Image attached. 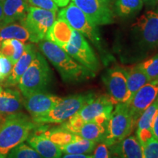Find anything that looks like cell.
<instances>
[{"label": "cell", "instance_id": "obj_1", "mask_svg": "<svg viewBox=\"0 0 158 158\" xmlns=\"http://www.w3.org/2000/svg\"><path fill=\"white\" fill-rule=\"evenodd\" d=\"M40 50L54 66L62 80L67 83H80L95 76L94 73L71 57L55 43L43 40L38 43Z\"/></svg>", "mask_w": 158, "mask_h": 158}, {"label": "cell", "instance_id": "obj_2", "mask_svg": "<svg viewBox=\"0 0 158 158\" xmlns=\"http://www.w3.org/2000/svg\"><path fill=\"white\" fill-rule=\"evenodd\" d=\"M39 125L21 112L6 116L0 125V157L6 158L11 149L27 141Z\"/></svg>", "mask_w": 158, "mask_h": 158}, {"label": "cell", "instance_id": "obj_3", "mask_svg": "<svg viewBox=\"0 0 158 158\" xmlns=\"http://www.w3.org/2000/svg\"><path fill=\"white\" fill-rule=\"evenodd\" d=\"M132 51L143 54L158 47V13L149 10L138 17L130 27Z\"/></svg>", "mask_w": 158, "mask_h": 158}, {"label": "cell", "instance_id": "obj_4", "mask_svg": "<svg viewBox=\"0 0 158 158\" xmlns=\"http://www.w3.org/2000/svg\"><path fill=\"white\" fill-rule=\"evenodd\" d=\"M52 73L46 59L37 51L29 68L20 78L19 88L23 98L36 92H44L50 85Z\"/></svg>", "mask_w": 158, "mask_h": 158}, {"label": "cell", "instance_id": "obj_5", "mask_svg": "<svg viewBox=\"0 0 158 158\" xmlns=\"http://www.w3.org/2000/svg\"><path fill=\"white\" fill-rule=\"evenodd\" d=\"M95 96L92 93L76 94L62 98L48 112L43 115L31 117L35 122L40 124H62L67 122L78 113L85 104Z\"/></svg>", "mask_w": 158, "mask_h": 158}, {"label": "cell", "instance_id": "obj_6", "mask_svg": "<svg viewBox=\"0 0 158 158\" xmlns=\"http://www.w3.org/2000/svg\"><path fill=\"white\" fill-rule=\"evenodd\" d=\"M131 113L126 102L116 103L107 124L103 140L108 147L114 145L129 136L135 129Z\"/></svg>", "mask_w": 158, "mask_h": 158}, {"label": "cell", "instance_id": "obj_7", "mask_svg": "<svg viewBox=\"0 0 158 158\" xmlns=\"http://www.w3.org/2000/svg\"><path fill=\"white\" fill-rule=\"evenodd\" d=\"M58 18L64 19L71 27L89 40L100 51H103L102 40L98 26L94 25L89 20L80 8L73 2L59 12Z\"/></svg>", "mask_w": 158, "mask_h": 158}, {"label": "cell", "instance_id": "obj_8", "mask_svg": "<svg viewBox=\"0 0 158 158\" xmlns=\"http://www.w3.org/2000/svg\"><path fill=\"white\" fill-rule=\"evenodd\" d=\"M56 13L29 6L23 24L30 34V42L39 43L45 40L47 33L54 21Z\"/></svg>", "mask_w": 158, "mask_h": 158}, {"label": "cell", "instance_id": "obj_9", "mask_svg": "<svg viewBox=\"0 0 158 158\" xmlns=\"http://www.w3.org/2000/svg\"><path fill=\"white\" fill-rule=\"evenodd\" d=\"M63 49L78 63L89 70L91 72H98L100 62L93 49L89 44L86 37L78 31L73 29L70 41Z\"/></svg>", "mask_w": 158, "mask_h": 158}, {"label": "cell", "instance_id": "obj_10", "mask_svg": "<svg viewBox=\"0 0 158 158\" xmlns=\"http://www.w3.org/2000/svg\"><path fill=\"white\" fill-rule=\"evenodd\" d=\"M114 105L115 102L108 95H95L73 117L82 122L95 121L108 124Z\"/></svg>", "mask_w": 158, "mask_h": 158}, {"label": "cell", "instance_id": "obj_11", "mask_svg": "<svg viewBox=\"0 0 158 158\" xmlns=\"http://www.w3.org/2000/svg\"><path fill=\"white\" fill-rule=\"evenodd\" d=\"M72 2L98 27L114 22V12L110 0H72Z\"/></svg>", "mask_w": 158, "mask_h": 158}, {"label": "cell", "instance_id": "obj_12", "mask_svg": "<svg viewBox=\"0 0 158 158\" xmlns=\"http://www.w3.org/2000/svg\"><path fill=\"white\" fill-rule=\"evenodd\" d=\"M60 126L71 133L97 143L103 141L107 128V124L95 121L82 122L73 117L63 122Z\"/></svg>", "mask_w": 158, "mask_h": 158}, {"label": "cell", "instance_id": "obj_13", "mask_svg": "<svg viewBox=\"0 0 158 158\" xmlns=\"http://www.w3.org/2000/svg\"><path fill=\"white\" fill-rule=\"evenodd\" d=\"M158 98V79L150 81L140 89L129 102V108L135 125L140 116Z\"/></svg>", "mask_w": 158, "mask_h": 158}, {"label": "cell", "instance_id": "obj_14", "mask_svg": "<svg viewBox=\"0 0 158 158\" xmlns=\"http://www.w3.org/2000/svg\"><path fill=\"white\" fill-rule=\"evenodd\" d=\"M102 81L107 89L108 96L116 103L126 102L127 97V76L121 67H114L102 76Z\"/></svg>", "mask_w": 158, "mask_h": 158}, {"label": "cell", "instance_id": "obj_15", "mask_svg": "<svg viewBox=\"0 0 158 158\" xmlns=\"http://www.w3.org/2000/svg\"><path fill=\"white\" fill-rule=\"evenodd\" d=\"M43 124H40L27 139V143L43 158H62V152L44 133Z\"/></svg>", "mask_w": 158, "mask_h": 158}, {"label": "cell", "instance_id": "obj_16", "mask_svg": "<svg viewBox=\"0 0 158 158\" xmlns=\"http://www.w3.org/2000/svg\"><path fill=\"white\" fill-rule=\"evenodd\" d=\"M62 98L48 93L46 91L36 92L23 98V107L31 114V117L43 115L58 104Z\"/></svg>", "mask_w": 158, "mask_h": 158}, {"label": "cell", "instance_id": "obj_17", "mask_svg": "<svg viewBox=\"0 0 158 158\" xmlns=\"http://www.w3.org/2000/svg\"><path fill=\"white\" fill-rule=\"evenodd\" d=\"M37 53V51L34 45L31 43L25 45L24 51L21 56L13 64L10 74L4 80V86H12L19 84L20 78L35 58Z\"/></svg>", "mask_w": 158, "mask_h": 158}, {"label": "cell", "instance_id": "obj_18", "mask_svg": "<svg viewBox=\"0 0 158 158\" xmlns=\"http://www.w3.org/2000/svg\"><path fill=\"white\" fill-rule=\"evenodd\" d=\"M108 147L110 158H143V149L134 135H130Z\"/></svg>", "mask_w": 158, "mask_h": 158}, {"label": "cell", "instance_id": "obj_19", "mask_svg": "<svg viewBox=\"0 0 158 158\" xmlns=\"http://www.w3.org/2000/svg\"><path fill=\"white\" fill-rule=\"evenodd\" d=\"M158 108V98L138 118L136 123L135 137L143 147L145 143L155 138L152 132V123Z\"/></svg>", "mask_w": 158, "mask_h": 158}, {"label": "cell", "instance_id": "obj_20", "mask_svg": "<svg viewBox=\"0 0 158 158\" xmlns=\"http://www.w3.org/2000/svg\"><path fill=\"white\" fill-rule=\"evenodd\" d=\"M23 107V98L15 89L4 88L0 85V115L16 114Z\"/></svg>", "mask_w": 158, "mask_h": 158}, {"label": "cell", "instance_id": "obj_21", "mask_svg": "<svg viewBox=\"0 0 158 158\" xmlns=\"http://www.w3.org/2000/svg\"><path fill=\"white\" fill-rule=\"evenodd\" d=\"M29 5L27 0H5L2 2L3 18L0 26L23 21L27 16Z\"/></svg>", "mask_w": 158, "mask_h": 158}, {"label": "cell", "instance_id": "obj_22", "mask_svg": "<svg viewBox=\"0 0 158 158\" xmlns=\"http://www.w3.org/2000/svg\"><path fill=\"white\" fill-rule=\"evenodd\" d=\"M73 29L64 19L58 18L49 29L45 40L55 43L63 48L70 41Z\"/></svg>", "mask_w": 158, "mask_h": 158}, {"label": "cell", "instance_id": "obj_23", "mask_svg": "<svg viewBox=\"0 0 158 158\" xmlns=\"http://www.w3.org/2000/svg\"><path fill=\"white\" fill-rule=\"evenodd\" d=\"M127 76V101L129 102L135 94L142 86L150 81L146 74L138 68V65L124 68Z\"/></svg>", "mask_w": 158, "mask_h": 158}, {"label": "cell", "instance_id": "obj_24", "mask_svg": "<svg viewBox=\"0 0 158 158\" xmlns=\"http://www.w3.org/2000/svg\"><path fill=\"white\" fill-rule=\"evenodd\" d=\"M15 39L26 43L30 41V34L22 22H13L0 26V43L5 40Z\"/></svg>", "mask_w": 158, "mask_h": 158}, {"label": "cell", "instance_id": "obj_25", "mask_svg": "<svg viewBox=\"0 0 158 158\" xmlns=\"http://www.w3.org/2000/svg\"><path fill=\"white\" fill-rule=\"evenodd\" d=\"M96 142L89 141L79 136L76 138L70 143L60 147L62 153L70 155H90L95 149Z\"/></svg>", "mask_w": 158, "mask_h": 158}, {"label": "cell", "instance_id": "obj_26", "mask_svg": "<svg viewBox=\"0 0 158 158\" xmlns=\"http://www.w3.org/2000/svg\"><path fill=\"white\" fill-rule=\"evenodd\" d=\"M143 4V0H115L114 12L121 18L133 17L141 10Z\"/></svg>", "mask_w": 158, "mask_h": 158}, {"label": "cell", "instance_id": "obj_27", "mask_svg": "<svg viewBox=\"0 0 158 158\" xmlns=\"http://www.w3.org/2000/svg\"><path fill=\"white\" fill-rule=\"evenodd\" d=\"M25 44L15 39L5 40L0 45V55L7 57L13 64L19 60L23 53Z\"/></svg>", "mask_w": 158, "mask_h": 158}, {"label": "cell", "instance_id": "obj_28", "mask_svg": "<svg viewBox=\"0 0 158 158\" xmlns=\"http://www.w3.org/2000/svg\"><path fill=\"white\" fill-rule=\"evenodd\" d=\"M6 158H43L28 143H22L9 152Z\"/></svg>", "mask_w": 158, "mask_h": 158}, {"label": "cell", "instance_id": "obj_29", "mask_svg": "<svg viewBox=\"0 0 158 158\" xmlns=\"http://www.w3.org/2000/svg\"><path fill=\"white\" fill-rule=\"evenodd\" d=\"M137 65L150 81L158 79V54Z\"/></svg>", "mask_w": 158, "mask_h": 158}, {"label": "cell", "instance_id": "obj_30", "mask_svg": "<svg viewBox=\"0 0 158 158\" xmlns=\"http://www.w3.org/2000/svg\"><path fill=\"white\" fill-rule=\"evenodd\" d=\"M143 149V158H158V140L155 138L142 147Z\"/></svg>", "mask_w": 158, "mask_h": 158}, {"label": "cell", "instance_id": "obj_31", "mask_svg": "<svg viewBox=\"0 0 158 158\" xmlns=\"http://www.w3.org/2000/svg\"><path fill=\"white\" fill-rule=\"evenodd\" d=\"M29 6L38 7V8L47 10L56 13L58 11V6L55 4L53 0H27Z\"/></svg>", "mask_w": 158, "mask_h": 158}, {"label": "cell", "instance_id": "obj_32", "mask_svg": "<svg viewBox=\"0 0 158 158\" xmlns=\"http://www.w3.org/2000/svg\"><path fill=\"white\" fill-rule=\"evenodd\" d=\"M0 64L2 68V81H4L10 74L13 64L8 58L0 55Z\"/></svg>", "mask_w": 158, "mask_h": 158}, {"label": "cell", "instance_id": "obj_33", "mask_svg": "<svg viewBox=\"0 0 158 158\" xmlns=\"http://www.w3.org/2000/svg\"><path fill=\"white\" fill-rule=\"evenodd\" d=\"M93 158H110L109 147L103 142H100L94 150Z\"/></svg>", "mask_w": 158, "mask_h": 158}, {"label": "cell", "instance_id": "obj_34", "mask_svg": "<svg viewBox=\"0 0 158 158\" xmlns=\"http://www.w3.org/2000/svg\"><path fill=\"white\" fill-rule=\"evenodd\" d=\"M152 132L154 137L158 140V108L157 111H156L155 117H154L152 123Z\"/></svg>", "mask_w": 158, "mask_h": 158}, {"label": "cell", "instance_id": "obj_35", "mask_svg": "<svg viewBox=\"0 0 158 158\" xmlns=\"http://www.w3.org/2000/svg\"><path fill=\"white\" fill-rule=\"evenodd\" d=\"M62 158H93L92 155H70V154H64L62 156Z\"/></svg>", "mask_w": 158, "mask_h": 158}, {"label": "cell", "instance_id": "obj_36", "mask_svg": "<svg viewBox=\"0 0 158 158\" xmlns=\"http://www.w3.org/2000/svg\"><path fill=\"white\" fill-rule=\"evenodd\" d=\"M143 3L147 7H154L158 4V0H143Z\"/></svg>", "mask_w": 158, "mask_h": 158}, {"label": "cell", "instance_id": "obj_37", "mask_svg": "<svg viewBox=\"0 0 158 158\" xmlns=\"http://www.w3.org/2000/svg\"><path fill=\"white\" fill-rule=\"evenodd\" d=\"M53 2L59 7H65L68 5L70 0H53Z\"/></svg>", "mask_w": 158, "mask_h": 158}, {"label": "cell", "instance_id": "obj_38", "mask_svg": "<svg viewBox=\"0 0 158 158\" xmlns=\"http://www.w3.org/2000/svg\"><path fill=\"white\" fill-rule=\"evenodd\" d=\"M3 18V7H2V2H0V22L2 21Z\"/></svg>", "mask_w": 158, "mask_h": 158}, {"label": "cell", "instance_id": "obj_39", "mask_svg": "<svg viewBox=\"0 0 158 158\" xmlns=\"http://www.w3.org/2000/svg\"><path fill=\"white\" fill-rule=\"evenodd\" d=\"M6 116H2V115H0V125H1V124H2V122H3V120L5 119V118H5Z\"/></svg>", "mask_w": 158, "mask_h": 158}, {"label": "cell", "instance_id": "obj_40", "mask_svg": "<svg viewBox=\"0 0 158 158\" xmlns=\"http://www.w3.org/2000/svg\"><path fill=\"white\" fill-rule=\"evenodd\" d=\"M0 81H2V68H1V64H0Z\"/></svg>", "mask_w": 158, "mask_h": 158}, {"label": "cell", "instance_id": "obj_41", "mask_svg": "<svg viewBox=\"0 0 158 158\" xmlns=\"http://www.w3.org/2000/svg\"><path fill=\"white\" fill-rule=\"evenodd\" d=\"M4 1H5V0H0V2H3Z\"/></svg>", "mask_w": 158, "mask_h": 158}, {"label": "cell", "instance_id": "obj_42", "mask_svg": "<svg viewBox=\"0 0 158 158\" xmlns=\"http://www.w3.org/2000/svg\"><path fill=\"white\" fill-rule=\"evenodd\" d=\"M110 1H111V2H113L115 1V0H110Z\"/></svg>", "mask_w": 158, "mask_h": 158}, {"label": "cell", "instance_id": "obj_43", "mask_svg": "<svg viewBox=\"0 0 158 158\" xmlns=\"http://www.w3.org/2000/svg\"><path fill=\"white\" fill-rule=\"evenodd\" d=\"M0 158H4V157H0Z\"/></svg>", "mask_w": 158, "mask_h": 158}, {"label": "cell", "instance_id": "obj_44", "mask_svg": "<svg viewBox=\"0 0 158 158\" xmlns=\"http://www.w3.org/2000/svg\"><path fill=\"white\" fill-rule=\"evenodd\" d=\"M0 45H1V43H0Z\"/></svg>", "mask_w": 158, "mask_h": 158}]
</instances>
